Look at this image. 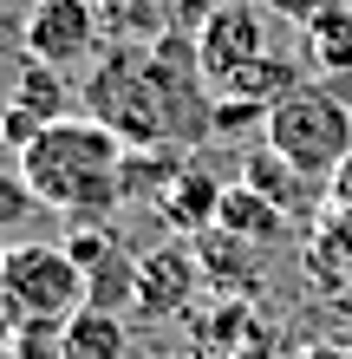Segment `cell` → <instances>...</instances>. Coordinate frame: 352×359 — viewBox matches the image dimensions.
Masks as SVG:
<instances>
[{
    "label": "cell",
    "mask_w": 352,
    "mask_h": 359,
    "mask_svg": "<svg viewBox=\"0 0 352 359\" xmlns=\"http://www.w3.org/2000/svg\"><path fill=\"white\" fill-rule=\"evenodd\" d=\"M124 151L131 144L111 137L98 118H59L20 151V177L39 209L66 216L72 229H98L124 209Z\"/></svg>",
    "instance_id": "cell-1"
},
{
    "label": "cell",
    "mask_w": 352,
    "mask_h": 359,
    "mask_svg": "<svg viewBox=\"0 0 352 359\" xmlns=\"http://www.w3.org/2000/svg\"><path fill=\"white\" fill-rule=\"evenodd\" d=\"M78 104H85V118H98L111 137L131 144V151L176 144L170 98H163L157 72H150V39H111V46L98 53V66L85 72V86H78Z\"/></svg>",
    "instance_id": "cell-2"
},
{
    "label": "cell",
    "mask_w": 352,
    "mask_h": 359,
    "mask_svg": "<svg viewBox=\"0 0 352 359\" xmlns=\"http://www.w3.org/2000/svg\"><path fill=\"white\" fill-rule=\"evenodd\" d=\"M267 151L287 157L300 177L333 183V170L352 157V98L339 86H320L307 79L300 92H287L274 111H267Z\"/></svg>",
    "instance_id": "cell-3"
},
{
    "label": "cell",
    "mask_w": 352,
    "mask_h": 359,
    "mask_svg": "<svg viewBox=\"0 0 352 359\" xmlns=\"http://www.w3.org/2000/svg\"><path fill=\"white\" fill-rule=\"evenodd\" d=\"M85 307V268L66 242H13L0 268V313L7 320H72Z\"/></svg>",
    "instance_id": "cell-4"
},
{
    "label": "cell",
    "mask_w": 352,
    "mask_h": 359,
    "mask_svg": "<svg viewBox=\"0 0 352 359\" xmlns=\"http://www.w3.org/2000/svg\"><path fill=\"white\" fill-rule=\"evenodd\" d=\"M196 359H281V320L255 294H216L196 313Z\"/></svg>",
    "instance_id": "cell-5"
},
{
    "label": "cell",
    "mask_w": 352,
    "mask_h": 359,
    "mask_svg": "<svg viewBox=\"0 0 352 359\" xmlns=\"http://www.w3.org/2000/svg\"><path fill=\"white\" fill-rule=\"evenodd\" d=\"M20 46H27V59L66 72L105 53V27H98L92 0H33L27 20H20Z\"/></svg>",
    "instance_id": "cell-6"
},
{
    "label": "cell",
    "mask_w": 352,
    "mask_h": 359,
    "mask_svg": "<svg viewBox=\"0 0 352 359\" xmlns=\"http://www.w3.org/2000/svg\"><path fill=\"white\" fill-rule=\"evenodd\" d=\"M202 262L196 242H157L137 255V320H190L202 294Z\"/></svg>",
    "instance_id": "cell-7"
},
{
    "label": "cell",
    "mask_w": 352,
    "mask_h": 359,
    "mask_svg": "<svg viewBox=\"0 0 352 359\" xmlns=\"http://www.w3.org/2000/svg\"><path fill=\"white\" fill-rule=\"evenodd\" d=\"M196 53H202V79L222 92L241 66H255L267 46V7H255V0H216V13L202 20L196 33Z\"/></svg>",
    "instance_id": "cell-8"
},
{
    "label": "cell",
    "mask_w": 352,
    "mask_h": 359,
    "mask_svg": "<svg viewBox=\"0 0 352 359\" xmlns=\"http://www.w3.org/2000/svg\"><path fill=\"white\" fill-rule=\"evenodd\" d=\"M281 359H352V294H314L281 320Z\"/></svg>",
    "instance_id": "cell-9"
},
{
    "label": "cell",
    "mask_w": 352,
    "mask_h": 359,
    "mask_svg": "<svg viewBox=\"0 0 352 359\" xmlns=\"http://www.w3.org/2000/svg\"><path fill=\"white\" fill-rule=\"evenodd\" d=\"M248 189H261L267 203L281 209V216H294L300 222V236H314L320 229V216H326V183H314V177H300L287 157H274L261 144V151H241V170H235Z\"/></svg>",
    "instance_id": "cell-10"
},
{
    "label": "cell",
    "mask_w": 352,
    "mask_h": 359,
    "mask_svg": "<svg viewBox=\"0 0 352 359\" xmlns=\"http://www.w3.org/2000/svg\"><path fill=\"white\" fill-rule=\"evenodd\" d=\"M216 229H222V236H235V242H255V248H294V242H307V236H300V222H294V216H281V209L267 203L261 189H248L241 177H229V189H222V203H216Z\"/></svg>",
    "instance_id": "cell-11"
},
{
    "label": "cell",
    "mask_w": 352,
    "mask_h": 359,
    "mask_svg": "<svg viewBox=\"0 0 352 359\" xmlns=\"http://www.w3.org/2000/svg\"><path fill=\"white\" fill-rule=\"evenodd\" d=\"M222 189H229V183H222L216 170H202V151H196L157 209H163V222H170L176 236H202V229H216V203H222Z\"/></svg>",
    "instance_id": "cell-12"
},
{
    "label": "cell",
    "mask_w": 352,
    "mask_h": 359,
    "mask_svg": "<svg viewBox=\"0 0 352 359\" xmlns=\"http://www.w3.org/2000/svg\"><path fill=\"white\" fill-rule=\"evenodd\" d=\"M300 66L307 79H352V7H333L300 27Z\"/></svg>",
    "instance_id": "cell-13"
},
{
    "label": "cell",
    "mask_w": 352,
    "mask_h": 359,
    "mask_svg": "<svg viewBox=\"0 0 352 359\" xmlns=\"http://www.w3.org/2000/svg\"><path fill=\"white\" fill-rule=\"evenodd\" d=\"M85 307L98 313H118V320H137V255L131 248H105L92 268H85Z\"/></svg>",
    "instance_id": "cell-14"
},
{
    "label": "cell",
    "mask_w": 352,
    "mask_h": 359,
    "mask_svg": "<svg viewBox=\"0 0 352 359\" xmlns=\"http://www.w3.org/2000/svg\"><path fill=\"white\" fill-rule=\"evenodd\" d=\"M196 151H176V144H150V151H124V203H163L170 183L183 177V163Z\"/></svg>",
    "instance_id": "cell-15"
},
{
    "label": "cell",
    "mask_w": 352,
    "mask_h": 359,
    "mask_svg": "<svg viewBox=\"0 0 352 359\" xmlns=\"http://www.w3.org/2000/svg\"><path fill=\"white\" fill-rule=\"evenodd\" d=\"M131 353V320L98 307H78L66 320V359H124Z\"/></svg>",
    "instance_id": "cell-16"
},
{
    "label": "cell",
    "mask_w": 352,
    "mask_h": 359,
    "mask_svg": "<svg viewBox=\"0 0 352 359\" xmlns=\"http://www.w3.org/2000/svg\"><path fill=\"white\" fill-rule=\"evenodd\" d=\"M13 104H27L39 124H59V118H66V104H72L66 72H59V66H39V59H27V66H20V79H13Z\"/></svg>",
    "instance_id": "cell-17"
},
{
    "label": "cell",
    "mask_w": 352,
    "mask_h": 359,
    "mask_svg": "<svg viewBox=\"0 0 352 359\" xmlns=\"http://www.w3.org/2000/svg\"><path fill=\"white\" fill-rule=\"evenodd\" d=\"M98 27H105V39H157L170 20L157 13V0H92Z\"/></svg>",
    "instance_id": "cell-18"
},
{
    "label": "cell",
    "mask_w": 352,
    "mask_h": 359,
    "mask_svg": "<svg viewBox=\"0 0 352 359\" xmlns=\"http://www.w3.org/2000/svg\"><path fill=\"white\" fill-rule=\"evenodd\" d=\"M7 359H66V320H13Z\"/></svg>",
    "instance_id": "cell-19"
},
{
    "label": "cell",
    "mask_w": 352,
    "mask_h": 359,
    "mask_svg": "<svg viewBox=\"0 0 352 359\" xmlns=\"http://www.w3.org/2000/svg\"><path fill=\"white\" fill-rule=\"evenodd\" d=\"M248 131H267V104H248V98H216V144L248 137Z\"/></svg>",
    "instance_id": "cell-20"
},
{
    "label": "cell",
    "mask_w": 352,
    "mask_h": 359,
    "mask_svg": "<svg viewBox=\"0 0 352 359\" xmlns=\"http://www.w3.org/2000/svg\"><path fill=\"white\" fill-rule=\"evenodd\" d=\"M33 209H39V196L27 189V177H20V170H0V236H7L13 222H27Z\"/></svg>",
    "instance_id": "cell-21"
},
{
    "label": "cell",
    "mask_w": 352,
    "mask_h": 359,
    "mask_svg": "<svg viewBox=\"0 0 352 359\" xmlns=\"http://www.w3.org/2000/svg\"><path fill=\"white\" fill-rule=\"evenodd\" d=\"M39 131H46V124H39V118L27 111V104H13V98H7V111H0V144H7V151L20 157V151H27V144L39 137Z\"/></svg>",
    "instance_id": "cell-22"
},
{
    "label": "cell",
    "mask_w": 352,
    "mask_h": 359,
    "mask_svg": "<svg viewBox=\"0 0 352 359\" xmlns=\"http://www.w3.org/2000/svg\"><path fill=\"white\" fill-rule=\"evenodd\" d=\"M333 7H346V0H274L267 13H281L287 27H307V20H320V13H333Z\"/></svg>",
    "instance_id": "cell-23"
},
{
    "label": "cell",
    "mask_w": 352,
    "mask_h": 359,
    "mask_svg": "<svg viewBox=\"0 0 352 359\" xmlns=\"http://www.w3.org/2000/svg\"><path fill=\"white\" fill-rule=\"evenodd\" d=\"M326 209H352V157L333 170V183H326Z\"/></svg>",
    "instance_id": "cell-24"
},
{
    "label": "cell",
    "mask_w": 352,
    "mask_h": 359,
    "mask_svg": "<svg viewBox=\"0 0 352 359\" xmlns=\"http://www.w3.org/2000/svg\"><path fill=\"white\" fill-rule=\"evenodd\" d=\"M0 268H7V236H0Z\"/></svg>",
    "instance_id": "cell-25"
},
{
    "label": "cell",
    "mask_w": 352,
    "mask_h": 359,
    "mask_svg": "<svg viewBox=\"0 0 352 359\" xmlns=\"http://www.w3.org/2000/svg\"><path fill=\"white\" fill-rule=\"evenodd\" d=\"M255 7H274V0H255Z\"/></svg>",
    "instance_id": "cell-26"
},
{
    "label": "cell",
    "mask_w": 352,
    "mask_h": 359,
    "mask_svg": "<svg viewBox=\"0 0 352 359\" xmlns=\"http://www.w3.org/2000/svg\"><path fill=\"white\" fill-rule=\"evenodd\" d=\"M183 359H196V353H183Z\"/></svg>",
    "instance_id": "cell-27"
},
{
    "label": "cell",
    "mask_w": 352,
    "mask_h": 359,
    "mask_svg": "<svg viewBox=\"0 0 352 359\" xmlns=\"http://www.w3.org/2000/svg\"><path fill=\"white\" fill-rule=\"evenodd\" d=\"M157 7H163V0H157Z\"/></svg>",
    "instance_id": "cell-28"
},
{
    "label": "cell",
    "mask_w": 352,
    "mask_h": 359,
    "mask_svg": "<svg viewBox=\"0 0 352 359\" xmlns=\"http://www.w3.org/2000/svg\"><path fill=\"white\" fill-rule=\"evenodd\" d=\"M346 98H352V92H346Z\"/></svg>",
    "instance_id": "cell-29"
}]
</instances>
